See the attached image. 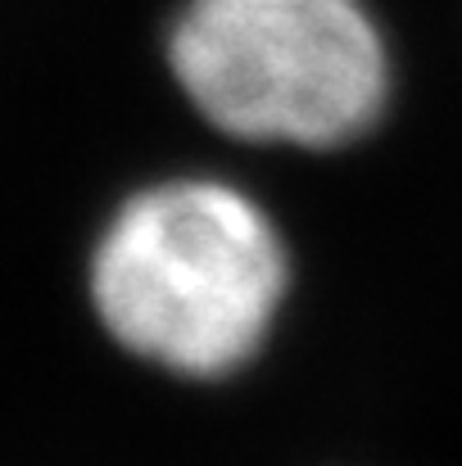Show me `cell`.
<instances>
[{
    "label": "cell",
    "mask_w": 462,
    "mask_h": 466,
    "mask_svg": "<svg viewBox=\"0 0 462 466\" xmlns=\"http://www.w3.org/2000/svg\"><path fill=\"white\" fill-rule=\"evenodd\" d=\"M286 295L272 218L227 181H163L132 195L91 258L105 330L181 376H227L259 353Z\"/></svg>",
    "instance_id": "6da1fadb"
},
{
    "label": "cell",
    "mask_w": 462,
    "mask_h": 466,
    "mask_svg": "<svg viewBox=\"0 0 462 466\" xmlns=\"http://www.w3.org/2000/svg\"><path fill=\"white\" fill-rule=\"evenodd\" d=\"M168 64L213 127L282 146L354 141L390 91L363 0H190Z\"/></svg>",
    "instance_id": "7a4b0ae2"
}]
</instances>
